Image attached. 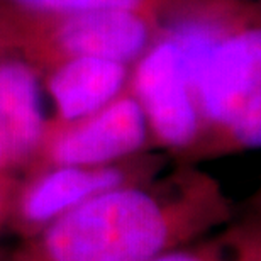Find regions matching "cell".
Returning a JSON list of instances; mask_svg holds the SVG:
<instances>
[{
    "instance_id": "6da1fadb",
    "label": "cell",
    "mask_w": 261,
    "mask_h": 261,
    "mask_svg": "<svg viewBox=\"0 0 261 261\" xmlns=\"http://www.w3.org/2000/svg\"><path fill=\"white\" fill-rule=\"evenodd\" d=\"M226 217L227 203L211 181L170 194L122 185L58 216L14 261H149Z\"/></svg>"
},
{
    "instance_id": "3957f363",
    "label": "cell",
    "mask_w": 261,
    "mask_h": 261,
    "mask_svg": "<svg viewBox=\"0 0 261 261\" xmlns=\"http://www.w3.org/2000/svg\"><path fill=\"white\" fill-rule=\"evenodd\" d=\"M130 90L143 107L146 122L163 144L187 148L198 138L202 117L184 55L166 34L160 33L136 61Z\"/></svg>"
},
{
    "instance_id": "7c38bea8",
    "label": "cell",
    "mask_w": 261,
    "mask_h": 261,
    "mask_svg": "<svg viewBox=\"0 0 261 261\" xmlns=\"http://www.w3.org/2000/svg\"><path fill=\"white\" fill-rule=\"evenodd\" d=\"M9 165H12V163H10L9 151H7V144H5L2 129H0V168H4V166H9Z\"/></svg>"
},
{
    "instance_id": "52a82bcc",
    "label": "cell",
    "mask_w": 261,
    "mask_h": 261,
    "mask_svg": "<svg viewBox=\"0 0 261 261\" xmlns=\"http://www.w3.org/2000/svg\"><path fill=\"white\" fill-rule=\"evenodd\" d=\"M48 70L58 122H75L98 112L121 95L129 76L127 65L93 56L63 60Z\"/></svg>"
},
{
    "instance_id": "277c9868",
    "label": "cell",
    "mask_w": 261,
    "mask_h": 261,
    "mask_svg": "<svg viewBox=\"0 0 261 261\" xmlns=\"http://www.w3.org/2000/svg\"><path fill=\"white\" fill-rule=\"evenodd\" d=\"M148 122L133 93L75 122L46 126L39 151L53 166H106L143 148Z\"/></svg>"
},
{
    "instance_id": "ba28073f",
    "label": "cell",
    "mask_w": 261,
    "mask_h": 261,
    "mask_svg": "<svg viewBox=\"0 0 261 261\" xmlns=\"http://www.w3.org/2000/svg\"><path fill=\"white\" fill-rule=\"evenodd\" d=\"M127 171L119 166H55L22 192L19 217L29 226H48L78 203L102 192L127 185Z\"/></svg>"
},
{
    "instance_id": "8992f818",
    "label": "cell",
    "mask_w": 261,
    "mask_h": 261,
    "mask_svg": "<svg viewBox=\"0 0 261 261\" xmlns=\"http://www.w3.org/2000/svg\"><path fill=\"white\" fill-rule=\"evenodd\" d=\"M46 126L36 66L0 53V129L10 163H24L38 154Z\"/></svg>"
},
{
    "instance_id": "30bf717a",
    "label": "cell",
    "mask_w": 261,
    "mask_h": 261,
    "mask_svg": "<svg viewBox=\"0 0 261 261\" xmlns=\"http://www.w3.org/2000/svg\"><path fill=\"white\" fill-rule=\"evenodd\" d=\"M261 90L253 93L244 103L234 121L229 124L226 133L243 148H259L261 141Z\"/></svg>"
},
{
    "instance_id": "9c48e42d",
    "label": "cell",
    "mask_w": 261,
    "mask_h": 261,
    "mask_svg": "<svg viewBox=\"0 0 261 261\" xmlns=\"http://www.w3.org/2000/svg\"><path fill=\"white\" fill-rule=\"evenodd\" d=\"M180 0H0V24L95 10H133L160 17Z\"/></svg>"
},
{
    "instance_id": "5b68a950",
    "label": "cell",
    "mask_w": 261,
    "mask_h": 261,
    "mask_svg": "<svg viewBox=\"0 0 261 261\" xmlns=\"http://www.w3.org/2000/svg\"><path fill=\"white\" fill-rule=\"evenodd\" d=\"M261 31L251 20L224 34L194 82L202 124L226 130L253 93L261 90Z\"/></svg>"
},
{
    "instance_id": "8fae6325",
    "label": "cell",
    "mask_w": 261,
    "mask_h": 261,
    "mask_svg": "<svg viewBox=\"0 0 261 261\" xmlns=\"http://www.w3.org/2000/svg\"><path fill=\"white\" fill-rule=\"evenodd\" d=\"M234 258V254L231 258L224 256L219 249H171L168 253H163L160 256H156L149 261H231ZM238 261H258L254 259L253 254H243L241 258H238Z\"/></svg>"
},
{
    "instance_id": "7a4b0ae2",
    "label": "cell",
    "mask_w": 261,
    "mask_h": 261,
    "mask_svg": "<svg viewBox=\"0 0 261 261\" xmlns=\"http://www.w3.org/2000/svg\"><path fill=\"white\" fill-rule=\"evenodd\" d=\"M160 34V17L133 10H95L0 24V53L48 68L93 56L130 65Z\"/></svg>"
}]
</instances>
